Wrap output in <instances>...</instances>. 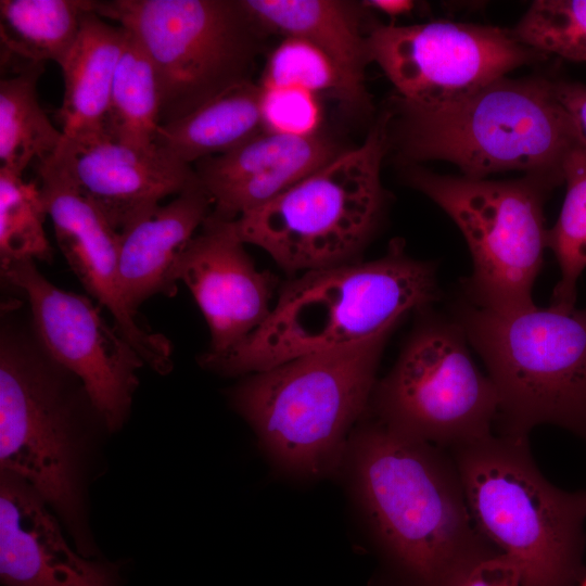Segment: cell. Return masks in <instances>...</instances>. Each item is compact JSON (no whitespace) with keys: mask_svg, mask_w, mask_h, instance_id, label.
Returning <instances> with one entry per match:
<instances>
[{"mask_svg":"<svg viewBox=\"0 0 586 586\" xmlns=\"http://www.w3.org/2000/svg\"><path fill=\"white\" fill-rule=\"evenodd\" d=\"M390 119L385 114L359 146L233 220L239 238L291 273L357 262L383 206L380 174Z\"/></svg>","mask_w":586,"mask_h":586,"instance_id":"cell-8","label":"cell"},{"mask_svg":"<svg viewBox=\"0 0 586 586\" xmlns=\"http://www.w3.org/2000/svg\"><path fill=\"white\" fill-rule=\"evenodd\" d=\"M459 586H522L518 568L504 555L477 564Z\"/></svg>","mask_w":586,"mask_h":586,"instance_id":"cell-31","label":"cell"},{"mask_svg":"<svg viewBox=\"0 0 586 586\" xmlns=\"http://www.w3.org/2000/svg\"><path fill=\"white\" fill-rule=\"evenodd\" d=\"M160 113L161 100L154 67L146 52L127 30L112 87L107 136L135 149H154L161 125Z\"/></svg>","mask_w":586,"mask_h":586,"instance_id":"cell-25","label":"cell"},{"mask_svg":"<svg viewBox=\"0 0 586 586\" xmlns=\"http://www.w3.org/2000/svg\"><path fill=\"white\" fill-rule=\"evenodd\" d=\"M47 215L39 184L0 167L1 269L25 259H51L43 229Z\"/></svg>","mask_w":586,"mask_h":586,"instance_id":"cell-27","label":"cell"},{"mask_svg":"<svg viewBox=\"0 0 586 586\" xmlns=\"http://www.w3.org/2000/svg\"><path fill=\"white\" fill-rule=\"evenodd\" d=\"M527 437L492 433L447 450L476 527L518 568L522 586H578L586 575V491L550 483Z\"/></svg>","mask_w":586,"mask_h":586,"instance_id":"cell-5","label":"cell"},{"mask_svg":"<svg viewBox=\"0 0 586 586\" xmlns=\"http://www.w3.org/2000/svg\"><path fill=\"white\" fill-rule=\"evenodd\" d=\"M42 64L26 62L0 81L1 167L22 176L33 162H43L60 149L63 135L37 98Z\"/></svg>","mask_w":586,"mask_h":586,"instance_id":"cell-24","label":"cell"},{"mask_svg":"<svg viewBox=\"0 0 586 586\" xmlns=\"http://www.w3.org/2000/svg\"><path fill=\"white\" fill-rule=\"evenodd\" d=\"M360 5L391 17H398L411 13L416 3L411 0H366Z\"/></svg>","mask_w":586,"mask_h":586,"instance_id":"cell-33","label":"cell"},{"mask_svg":"<svg viewBox=\"0 0 586 586\" xmlns=\"http://www.w3.org/2000/svg\"><path fill=\"white\" fill-rule=\"evenodd\" d=\"M388 335L291 359L229 391L279 471L298 480L340 474L349 437L369 411Z\"/></svg>","mask_w":586,"mask_h":586,"instance_id":"cell-4","label":"cell"},{"mask_svg":"<svg viewBox=\"0 0 586 586\" xmlns=\"http://www.w3.org/2000/svg\"><path fill=\"white\" fill-rule=\"evenodd\" d=\"M97 14L118 22L146 52L161 125L251 79L264 31L241 0L99 1Z\"/></svg>","mask_w":586,"mask_h":586,"instance_id":"cell-9","label":"cell"},{"mask_svg":"<svg viewBox=\"0 0 586 586\" xmlns=\"http://www.w3.org/2000/svg\"><path fill=\"white\" fill-rule=\"evenodd\" d=\"M340 474L379 557L372 586H459L502 555L476 527L447 449L404 436L368 411Z\"/></svg>","mask_w":586,"mask_h":586,"instance_id":"cell-1","label":"cell"},{"mask_svg":"<svg viewBox=\"0 0 586 586\" xmlns=\"http://www.w3.org/2000/svg\"><path fill=\"white\" fill-rule=\"evenodd\" d=\"M98 4L91 0H1L2 51L23 62L61 65L77 40L84 17L97 12Z\"/></svg>","mask_w":586,"mask_h":586,"instance_id":"cell-23","label":"cell"},{"mask_svg":"<svg viewBox=\"0 0 586 586\" xmlns=\"http://www.w3.org/2000/svg\"><path fill=\"white\" fill-rule=\"evenodd\" d=\"M212 211L199 182L119 233V283L131 309L154 295L176 293L177 263Z\"/></svg>","mask_w":586,"mask_h":586,"instance_id":"cell-19","label":"cell"},{"mask_svg":"<svg viewBox=\"0 0 586 586\" xmlns=\"http://www.w3.org/2000/svg\"><path fill=\"white\" fill-rule=\"evenodd\" d=\"M49 505L1 471L0 574L5 586H120L119 566L77 555Z\"/></svg>","mask_w":586,"mask_h":586,"instance_id":"cell-16","label":"cell"},{"mask_svg":"<svg viewBox=\"0 0 586 586\" xmlns=\"http://www.w3.org/2000/svg\"><path fill=\"white\" fill-rule=\"evenodd\" d=\"M107 430L77 378L8 316L0 333V462L63 520L85 557L95 546L86 496L98 429ZM109 431V430H107Z\"/></svg>","mask_w":586,"mask_h":586,"instance_id":"cell-3","label":"cell"},{"mask_svg":"<svg viewBox=\"0 0 586 586\" xmlns=\"http://www.w3.org/2000/svg\"><path fill=\"white\" fill-rule=\"evenodd\" d=\"M23 292L30 324L47 354L82 384L110 432L126 422L143 360L86 296L60 289L25 259L1 269Z\"/></svg>","mask_w":586,"mask_h":586,"instance_id":"cell-13","label":"cell"},{"mask_svg":"<svg viewBox=\"0 0 586 586\" xmlns=\"http://www.w3.org/2000/svg\"><path fill=\"white\" fill-rule=\"evenodd\" d=\"M54 155L118 233L200 182L192 165L157 146L140 150L104 138Z\"/></svg>","mask_w":586,"mask_h":586,"instance_id":"cell-18","label":"cell"},{"mask_svg":"<svg viewBox=\"0 0 586 586\" xmlns=\"http://www.w3.org/2000/svg\"><path fill=\"white\" fill-rule=\"evenodd\" d=\"M262 87L239 82L180 118L160 125L155 145L192 165L229 152L264 131Z\"/></svg>","mask_w":586,"mask_h":586,"instance_id":"cell-22","label":"cell"},{"mask_svg":"<svg viewBox=\"0 0 586 586\" xmlns=\"http://www.w3.org/2000/svg\"><path fill=\"white\" fill-rule=\"evenodd\" d=\"M233 220L209 214L176 267V280L191 292L211 333L207 353L221 354L269 316L273 276L258 270Z\"/></svg>","mask_w":586,"mask_h":586,"instance_id":"cell-15","label":"cell"},{"mask_svg":"<svg viewBox=\"0 0 586 586\" xmlns=\"http://www.w3.org/2000/svg\"><path fill=\"white\" fill-rule=\"evenodd\" d=\"M403 152L416 161H446L464 177L520 170L550 184L579 143L553 82L502 77L456 102L418 109L400 104Z\"/></svg>","mask_w":586,"mask_h":586,"instance_id":"cell-6","label":"cell"},{"mask_svg":"<svg viewBox=\"0 0 586 586\" xmlns=\"http://www.w3.org/2000/svg\"><path fill=\"white\" fill-rule=\"evenodd\" d=\"M562 177L566 184L565 198L547 239L561 273L550 305L572 310L577 281L586 268V149L581 142L568 153Z\"/></svg>","mask_w":586,"mask_h":586,"instance_id":"cell-26","label":"cell"},{"mask_svg":"<svg viewBox=\"0 0 586 586\" xmlns=\"http://www.w3.org/2000/svg\"><path fill=\"white\" fill-rule=\"evenodd\" d=\"M511 33L544 54L586 62V0H536Z\"/></svg>","mask_w":586,"mask_h":586,"instance_id":"cell-28","label":"cell"},{"mask_svg":"<svg viewBox=\"0 0 586 586\" xmlns=\"http://www.w3.org/2000/svg\"><path fill=\"white\" fill-rule=\"evenodd\" d=\"M39 188L58 245L79 282L111 314L114 327L144 365L165 374L173 368V346L142 324L127 304L119 283L120 234L79 190L56 156L36 163Z\"/></svg>","mask_w":586,"mask_h":586,"instance_id":"cell-14","label":"cell"},{"mask_svg":"<svg viewBox=\"0 0 586 586\" xmlns=\"http://www.w3.org/2000/svg\"><path fill=\"white\" fill-rule=\"evenodd\" d=\"M409 180L449 215L468 243V302L501 314L535 306L532 289L548 247L543 205L552 184L531 176L494 181L425 170L411 171Z\"/></svg>","mask_w":586,"mask_h":586,"instance_id":"cell-10","label":"cell"},{"mask_svg":"<svg viewBox=\"0 0 586 586\" xmlns=\"http://www.w3.org/2000/svg\"><path fill=\"white\" fill-rule=\"evenodd\" d=\"M264 29L305 40L319 49L337 69L345 105L362 109L368 102L365 69L370 62L368 35L352 3L337 0H241Z\"/></svg>","mask_w":586,"mask_h":586,"instance_id":"cell-20","label":"cell"},{"mask_svg":"<svg viewBox=\"0 0 586 586\" xmlns=\"http://www.w3.org/2000/svg\"><path fill=\"white\" fill-rule=\"evenodd\" d=\"M455 311L496 387L499 434L552 424L586 442V309L501 314L462 301Z\"/></svg>","mask_w":586,"mask_h":586,"instance_id":"cell-7","label":"cell"},{"mask_svg":"<svg viewBox=\"0 0 586 586\" xmlns=\"http://www.w3.org/2000/svg\"><path fill=\"white\" fill-rule=\"evenodd\" d=\"M368 52L400 104L418 109L456 102L546 56L509 30L443 20L375 26L368 34Z\"/></svg>","mask_w":586,"mask_h":586,"instance_id":"cell-12","label":"cell"},{"mask_svg":"<svg viewBox=\"0 0 586 586\" xmlns=\"http://www.w3.org/2000/svg\"><path fill=\"white\" fill-rule=\"evenodd\" d=\"M555 92L570 115L582 145L586 149V85L553 82Z\"/></svg>","mask_w":586,"mask_h":586,"instance_id":"cell-32","label":"cell"},{"mask_svg":"<svg viewBox=\"0 0 586 586\" xmlns=\"http://www.w3.org/2000/svg\"><path fill=\"white\" fill-rule=\"evenodd\" d=\"M467 343L455 319L422 317L394 367L377 382L369 413L404 436L444 449L492 434L497 391Z\"/></svg>","mask_w":586,"mask_h":586,"instance_id":"cell-11","label":"cell"},{"mask_svg":"<svg viewBox=\"0 0 586 586\" xmlns=\"http://www.w3.org/2000/svg\"><path fill=\"white\" fill-rule=\"evenodd\" d=\"M263 88H298L317 95L331 94L344 105L345 91L333 63L309 42L284 39L270 52L259 81Z\"/></svg>","mask_w":586,"mask_h":586,"instance_id":"cell-29","label":"cell"},{"mask_svg":"<svg viewBox=\"0 0 586 586\" xmlns=\"http://www.w3.org/2000/svg\"><path fill=\"white\" fill-rule=\"evenodd\" d=\"M127 30L88 13L72 50L60 65L64 95L58 111L63 141L58 151L109 138L106 122L115 72Z\"/></svg>","mask_w":586,"mask_h":586,"instance_id":"cell-21","label":"cell"},{"mask_svg":"<svg viewBox=\"0 0 586 586\" xmlns=\"http://www.w3.org/2000/svg\"><path fill=\"white\" fill-rule=\"evenodd\" d=\"M578 586H586V575L584 576L583 581L581 582Z\"/></svg>","mask_w":586,"mask_h":586,"instance_id":"cell-34","label":"cell"},{"mask_svg":"<svg viewBox=\"0 0 586 586\" xmlns=\"http://www.w3.org/2000/svg\"><path fill=\"white\" fill-rule=\"evenodd\" d=\"M343 151L320 132L291 136L262 131L243 144L193 166L213 201L212 213L228 220L271 201L326 166Z\"/></svg>","mask_w":586,"mask_h":586,"instance_id":"cell-17","label":"cell"},{"mask_svg":"<svg viewBox=\"0 0 586 586\" xmlns=\"http://www.w3.org/2000/svg\"><path fill=\"white\" fill-rule=\"evenodd\" d=\"M437 297L435 266L409 257L396 240L380 258L294 277L256 330L221 354L204 353L200 364L229 377L260 372L391 333L409 310Z\"/></svg>","mask_w":586,"mask_h":586,"instance_id":"cell-2","label":"cell"},{"mask_svg":"<svg viewBox=\"0 0 586 586\" xmlns=\"http://www.w3.org/2000/svg\"><path fill=\"white\" fill-rule=\"evenodd\" d=\"M260 107L266 131L291 136L319 132L322 111L315 93L298 88L262 87Z\"/></svg>","mask_w":586,"mask_h":586,"instance_id":"cell-30","label":"cell"}]
</instances>
